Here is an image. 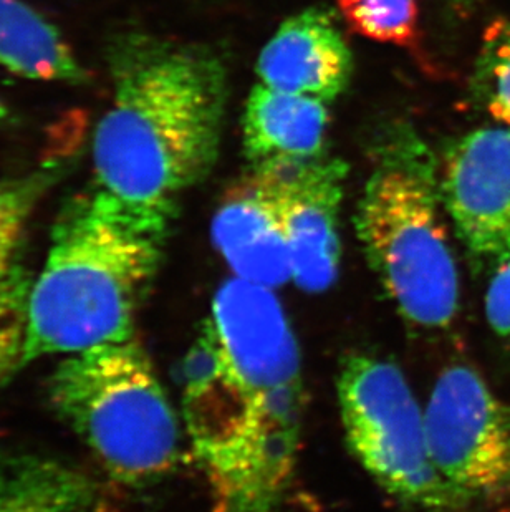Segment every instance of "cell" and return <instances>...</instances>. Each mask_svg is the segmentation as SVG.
I'll return each mask as SVG.
<instances>
[{
  "instance_id": "8992f818",
  "label": "cell",
  "mask_w": 510,
  "mask_h": 512,
  "mask_svg": "<svg viewBox=\"0 0 510 512\" xmlns=\"http://www.w3.org/2000/svg\"><path fill=\"white\" fill-rule=\"evenodd\" d=\"M337 393L348 448L386 494L419 511L469 506L436 468L424 411L395 363L353 353L340 365Z\"/></svg>"
},
{
  "instance_id": "e0dca14e",
  "label": "cell",
  "mask_w": 510,
  "mask_h": 512,
  "mask_svg": "<svg viewBox=\"0 0 510 512\" xmlns=\"http://www.w3.org/2000/svg\"><path fill=\"white\" fill-rule=\"evenodd\" d=\"M34 279L20 261L0 267V383L22 362Z\"/></svg>"
},
{
  "instance_id": "5b68a950",
  "label": "cell",
  "mask_w": 510,
  "mask_h": 512,
  "mask_svg": "<svg viewBox=\"0 0 510 512\" xmlns=\"http://www.w3.org/2000/svg\"><path fill=\"white\" fill-rule=\"evenodd\" d=\"M49 398L116 483L140 488L176 468L179 418L136 337L63 358Z\"/></svg>"
},
{
  "instance_id": "2e32d148",
  "label": "cell",
  "mask_w": 510,
  "mask_h": 512,
  "mask_svg": "<svg viewBox=\"0 0 510 512\" xmlns=\"http://www.w3.org/2000/svg\"><path fill=\"white\" fill-rule=\"evenodd\" d=\"M348 27L365 39L413 49L419 40L421 0H337Z\"/></svg>"
},
{
  "instance_id": "4fadbf2b",
  "label": "cell",
  "mask_w": 510,
  "mask_h": 512,
  "mask_svg": "<svg viewBox=\"0 0 510 512\" xmlns=\"http://www.w3.org/2000/svg\"><path fill=\"white\" fill-rule=\"evenodd\" d=\"M0 512H111L90 474L53 456L0 450Z\"/></svg>"
},
{
  "instance_id": "30bf717a",
  "label": "cell",
  "mask_w": 510,
  "mask_h": 512,
  "mask_svg": "<svg viewBox=\"0 0 510 512\" xmlns=\"http://www.w3.org/2000/svg\"><path fill=\"white\" fill-rule=\"evenodd\" d=\"M348 166L322 158L285 166L282 211L292 261V282L320 294L337 281L342 261L340 209Z\"/></svg>"
},
{
  "instance_id": "9c48e42d",
  "label": "cell",
  "mask_w": 510,
  "mask_h": 512,
  "mask_svg": "<svg viewBox=\"0 0 510 512\" xmlns=\"http://www.w3.org/2000/svg\"><path fill=\"white\" fill-rule=\"evenodd\" d=\"M285 166H251L222 194L211 237L237 279L277 289L292 281L282 211Z\"/></svg>"
},
{
  "instance_id": "52a82bcc",
  "label": "cell",
  "mask_w": 510,
  "mask_h": 512,
  "mask_svg": "<svg viewBox=\"0 0 510 512\" xmlns=\"http://www.w3.org/2000/svg\"><path fill=\"white\" fill-rule=\"evenodd\" d=\"M429 451L469 506L510 494V405L467 365L436 380L424 410Z\"/></svg>"
},
{
  "instance_id": "9a60e30c",
  "label": "cell",
  "mask_w": 510,
  "mask_h": 512,
  "mask_svg": "<svg viewBox=\"0 0 510 512\" xmlns=\"http://www.w3.org/2000/svg\"><path fill=\"white\" fill-rule=\"evenodd\" d=\"M70 161L53 158L29 173L0 179V267L19 261L29 219L45 194L70 170Z\"/></svg>"
},
{
  "instance_id": "7c38bea8",
  "label": "cell",
  "mask_w": 510,
  "mask_h": 512,
  "mask_svg": "<svg viewBox=\"0 0 510 512\" xmlns=\"http://www.w3.org/2000/svg\"><path fill=\"white\" fill-rule=\"evenodd\" d=\"M327 103L257 83L247 98L242 141L251 166L304 165L325 158Z\"/></svg>"
},
{
  "instance_id": "3957f363",
  "label": "cell",
  "mask_w": 510,
  "mask_h": 512,
  "mask_svg": "<svg viewBox=\"0 0 510 512\" xmlns=\"http://www.w3.org/2000/svg\"><path fill=\"white\" fill-rule=\"evenodd\" d=\"M164 241L87 189L53 226L35 277L20 368L53 353L135 339V317L163 259Z\"/></svg>"
},
{
  "instance_id": "d6986e66",
  "label": "cell",
  "mask_w": 510,
  "mask_h": 512,
  "mask_svg": "<svg viewBox=\"0 0 510 512\" xmlns=\"http://www.w3.org/2000/svg\"><path fill=\"white\" fill-rule=\"evenodd\" d=\"M486 317L497 337L510 348V256L497 266L487 287Z\"/></svg>"
},
{
  "instance_id": "8fae6325",
  "label": "cell",
  "mask_w": 510,
  "mask_h": 512,
  "mask_svg": "<svg viewBox=\"0 0 510 512\" xmlns=\"http://www.w3.org/2000/svg\"><path fill=\"white\" fill-rule=\"evenodd\" d=\"M352 50L333 15L307 9L280 25L257 60L259 83L332 103L352 78Z\"/></svg>"
},
{
  "instance_id": "277c9868",
  "label": "cell",
  "mask_w": 510,
  "mask_h": 512,
  "mask_svg": "<svg viewBox=\"0 0 510 512\" xmlns=\"http://www.w3.org/2000/svg\"><path fill=\"white\" fill-rule=\"evenodd\" d=\"M358 203L366 261L408 324L446 329L459 309V272L441 214L438 163L416 131L391 130Z\"/></svg>"
},
{
  "instance_id": "ac0fdd59",
  "label": "cell",
  "mask_w": 510,
  "mask_h": 512,
  "mask_svg": "<svg viewBox=\"0 0 510 512\" xmlns=\"http://www.w3.org/2000/svg\"><path fill=\"white\" fill-rule=\"evenodd\" d=\"M477 92L497 121L510 128V22L494 20L482 37Z\"/></svg>"
},
{
  "instance_id": "7a4b0ae2",
  "label": "cell",
  "mask_w": 510,
  "mask_h": 512,
  "mask_svg": "<svg viewBox=\"0 0 510 512\" xmlns=\"http://www.w3.org/2000/svg\"><path fill=\"white\" fill-rule=\"evenodd\" d=\"M110 107L92 141L90 191L164 241L184 194L216 165L227 72L203 45L121 32L106 49Z\"/></svg>"
},
{
  "instance_id": "ba28073f",
  "label": "cell",
  "mask_w": 510,
  "mask_h": 512,
  "mask_svg": "<svg viewBox=\"0 0 510 512\" xmlns=\"http://www.w3.org/2000/svg\"><path fill=\"white\" fill-rule=\"evenodd\" d=\"M443 206L464 246L497 266L510 256V128H484L446 153Z\"/></svg>"
},
{
  "instance_id": "ffe728a7",
  "label": "cell",
  "mask_w": 510,
  "mask_h": 512,
  "mask_svg": "<svg viewBox=\"0 0 510 512\" xmlns=\"http://www.w3.org/2000/svg\"><path fill=\"white\" fill-rule=\"evenodd\" d=\"M15 121L14 112L9 107V103L5 102L4 97L0 95V128L12 125Z\"/></svg>"
},
{
  "instance_id": "5bb4252c",
  "label": "cell",
  "mask_w": 510,
  "mask_h": 512,
  "mask_svg": "<svg viewBox=\"0 0 510 512\" xmlns=\"http://www.w3.org/2000/svg\"><path fill=\"white\" fill-rule=\"evenodd\" d=\"M0 67L37 82L90 80L62 32L24 0H0Z\"/></svg>"
},
{
  "instance_id": "6da1fadb",
  "label": "cell",
  "mask_w": 510,
  "mask_h": 512,
  "mask_svg": "<svg viewBox=\"0 0 510 512\" xmlns=\"http://www.w3.org/2000/svg\"><path fill=\"white\" fill-rule=\"evenodd\" d=\"M183 418L214 512H274L299 461V342L274 290L219 287L183 362Z\"/></svg>"
}]
</instances>
